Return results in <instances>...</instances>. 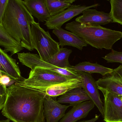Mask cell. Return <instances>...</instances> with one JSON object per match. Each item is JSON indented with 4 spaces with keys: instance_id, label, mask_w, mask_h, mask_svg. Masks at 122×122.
<instances>
[{
    "instance_id": "cell-1",
    "label": "cell",
    "mask_w": 122,
    "mask_h": 122,
    "mask_svg": "<svg viewBox=\"0 0 122 122\" xmlns=\"http://www.w3.org/2000/svg\"><path fill=\"white\" fill-rule=\"evenodd\" d=\"M46 94L14 84L7 87L2 115L13 122H45Z\"/></svg>"
},
{
    "instance_id": "cell-2",
    "label": "cell",
    "mask_w": 122,
    "mask_h": 122,
    "mask_svg": "<svg viewBox=\"0 0 122 122\" xmlns=\"http://www.w3.org/2000/svg\"><path fill=\"white\" fill-rule=\"evenodd\" d=\"M34 21L21 0H9L2 24L9 35L29 51L34 50L31 25Z\"/></svg>"
},
{
    "instance_id": "cell-3",
    "label": "cell",
    "mask_w": 122,
    "mask_h": 122,
    "mask_svg": "<svg viewBox=\"0 0 122 122\" xmlns=\"http://www.w3.org/2000/svg\"><path fill=\"white\" fill-rule=\"evenodd\" d=\"M65 29L76 34L87 44L97 49L112 50L113 45L122 38V32L100 25H87L75 21L66 24Z\"/></svg>"
},
{
    "instance_id": "cell-4",
    "label": "cell",
    "mask_w": 122,
    "mask_h": 122,
    "mask_svg": "<svg viewBox=\"0 0 122 122\" xmlns=\"http://www.w3.org/2000/svg\"><path fill=\"white\" fill-rule=\"evenodd\" d=\"M71 79L51 70L36 67L31 69L28 78L15 84L44 93L52 86Z\"/></svg>"
},
{
    "instance_id": "cell-5",
    "label": "cell",
    "mask_w": 122,
    "mask_h": 122,
    "mask_svg": "<svg viewBox=\"0 0 122 122\" xmlns=\"http://www.w3.org/2000/svg\"><path fill=\"white\" fill-rule=\"evenodd\" d=\"M32 45L44 61L54 56L60 49L58 42L53 39L48 31L42 28L39 23L34 21L31 25Z\"/></svg>"
},
{
    "instance_id": "cell-6",
    "label": "cell",
    "mask_w": 122,
    "mask_h": 122,
    "mask_svg": "<svg viewBox=\"0 0 122 122\" xmlns=\"http://www.w3.org/2000/svg\"><path fill=\"white\" fill-rule=\"evenodd\" d=\"M18 58L22 65L32 69L36 67H40L60 74L62 76L71 79L80 77L77 72L71 70L70 68L62 69L55 66L41 59L39 54L27 53H18Z\"/></svg>"
},
{
    "instance_id": "cell-7",
    "label": "cell",
    "mask_w": 122,
    "mask_h": 122,
    "mask_svg": "<svg viewBox=\"0 0 122 122\" xmlns=\"http://www.w3.org/2000/svg\"><path fill=\"white\" fill-rule=\"evenodd\" d=\"M104 96V120L105 122H122V101L121 97L109 92Z\"/></svg>"
},
{
    "instance_id": "cell-8",
    "label": "cell",
    "mask_w": 122,
    "mask_h": 122,
    "mask_svg": "<svg viewBox=\"0 0 122 122\" xmlns=\"http://www.w3.org/2000/svg\"><path fill=\"white\" fill-rule=\"evenodd\" d=\"M100 5L99 4L90 6L85 5H72L70 7L62 12L54 16H51L46 21L44 25L49 29L60 28L66 22L80 14L83 11L89 8H95Z\"/></svg>"
},
{
    "instance_id": "cell-9",
    "label": "cell",
    "mask_w": 122,
    "mask_h": 122,
    "mask_svg": "<svg viewBox=\"0 0 122 122\" xmlns=\"http://www.w3.org/2000/svg\"><path fill=\"white\" fill-rule=\"evenodd\" d=\"M99 90L122 96V64L113 69L110 74L96 81Z\"/></svg>"
},
{
    "instance_id": "cell-10",
    "label": "cell",
    "mask_w": 122,
    "mask_h": 122,
    "mask_svg": "<svg viewBox=\"0 0 122 122\" xmlns=\"http://www.w3.org/2000/svg\"><path fill=\"white\" fill-rule=\"evenodd\" d=\"M77 72L81 80L82 88L89 97L90 100L97 107L103 117V103L100 98L99 90L96 81L92 77V74L83 72L77 71Z\"/></svg>"
},
{
    "instance_id": "cell-11",
    "label": "cell",
    "mask_w": 122,
    "mask_h": 122,
    "mask_svg": "<svg viewBox=\"0 0 122 122\" xmlns=\"http://www.w3.org/2000/svg\"><path fill=\"white\" fill-rule=\"evenodd\" d=\"M44 114L46 122H58L65 115L70 105H63L46 95L43 101Z\"/></svg>"
},
{
    "instance_id": "cell-12",
    "label": "cell",
    "mask_w": 122,
    "mask_h": 122,
    "mask_svg": "<svg viewBox=\"0 0 122 122\" xmlns=\"http://www.w3.org/2000/svg\"><path fill=\"white\" fill-rule=\"evenodd\" d=\"M0 71L15 81L16 83L25 78L21 76L20 68L16 60L9 55L0 47Z\"/></svg>"
},
{
    "instance_id": "cell-13",
    "label": "cell",
    "mask_w": 122,
    "mask_h": 122,
    "mask_svg": "<svg viewBox=\"0 0 122 122\" xmlns=\"http://www.w3.org/2000/svg\"><path fill=\"white\" fill-rule=\"evenodd\" d=\"M82 13L75 19V21L87 25H105L112 23L109 13L89 8L83 11Z\"/></svg>"
},
{
    "instance_id": "cell-14",
    "label": "cell",
    "mask_w": 122,
    "mask_h": 122,
    "mask_svg": "<svg viewBox=\"0 0 122 122\" xmlns=\"http://www.w3.org/2000/svg\"><path fill=\"white\" fill-rule=\"evenodd\" d=\"M52 33L59 40V46L62 47L65 46L73 47L82 51L88 44L84 40L73 32L68 31L62 28L53 30Z\"/></svg>"
},
{
    "instance_id": "cell-15",
    "label": "cell",
    "mask_w": 122,
    "mask_h": 122,
    "mask_svg": "<svg viewBox=\"0 0 122 122\" xmlns=\"http://www.w3.org/2000/svg\"><path fill=\"white\" fill-rule=\"evenodd\" d=\"M95 105L91 100L83 102L69 111L61 119L60 122H77L87 117Z\"/></svg>"
},
{
    "instance_id": "cell-16",
    "label": "cell",
    "mask_w": 122,
    "mask_h": 122,
    "mask_svg": "<svg viewBox=\"0 0 122 122\" xmlns=\"http://www.w3.org/2000/svg\"><path fill=\"white\" fill-rule=\"evenodd\" d=\"M23 1L29 13L39 21L46 22L51 17L46 4V0Z\"/></svg>"
},
{
    "instance_id": "cell-17",
    "label": "cell",
    "mask_w": 122,
    "mask_h": 122,
    "mask_svg": "<svg viewBox=\"0 0 122 122\" xmlns=\"http://www.w3.org/2000/svg\"><path fill=\"white\" fill-rule=\"evenodd\" d=\"M82 88L80 77L69 80L61 84L52 86L47 89L44 94L53 97L61 96L70 90L76 88Z\"/></svg>"
},
{
    "instance_id": "cell-18",
    "label": "cell",
    "mask_w": 122,
    "mask_h": 122,
    "mask_svg": "<svg viewBox=\"0 0 122 122\" xmlns=\"http://www.w3.org/2000/svg\"><path fill=\"white\" fill-rule=\"evenodd\" d=\"M90 100L84 89L81 87L70 90L61 95L57 101L60 104H69L72 107L83 102Z\"/></svg>"
},
{
    "instance_id": "cell-19",
    "label": "cell",
    "mask_w": 122,
    "mask_h": 122,
    "mask_svg": "<svg viewBox=\"0 0 122 122\" xmlns=\"http://www.w3.org/2000/svg\"><path fill=\"white\" fill-rule=\"evenodd\" d=\"M0 46L4 48L6 52H10V56L18 53L23 49L20 43L13 38L0 24Z\"/></svg>"
},
{
    "instance_id": "cell-20",
    "label": "cell",
    "mask_w": 122,
    "mask_h": 122,
    "mask_svg": "<svg viewBox=\"0 0 122 122\" xmlns=\"http://www.w3.org/2000/svg\"><path fill=\"white\" fill-rule=\"evenodd\" d=\"M70 69L75 72L81 71L92 74L98 73L103 76L110 74L113 69L105 67L97 64L89 62H80L75 66H71Z\"/></svg>"
},
{
    "instance_id": "cell-21",
    "label": "cell",
    "mask_w": 122,
    "mask_h": 122,
    "mask_svg": "<svg viewBox=\"0 0 122 122\" xmlns=\"http://www.w3.org/2000/svg\"><path fill=\"white\" fill-rule=\"evenodd\" d=\"M72 52L71 49L61 47L56 54L48 59L46 62L59 68H70L71 66L69 62V58Z\"/></svg>"
},
{
    "instance_id": "cell-22",
    "label": "cell",
    "mask_w": 122,
    "mask_h": 122,
    "mask_svg": "<svg viewBox=\"0 0 122 122\" xmlns=\"http://www.w3.org/2000/svg\"><path fill=\"white\" fill-rule=\"evenodd\" d=\"M75 0H46V4L51 16L58 15L70 7Z\"/></svg>"
},
{
    "instance_id": "cell-23",
    "label": "cell",
    "mask_w": 122,
    "mask_h": 122,
    "mask_svg": "<svg viewBox=\"0 0 122 122\" xmlns=\"http://www.w3.org/2000/svg\"><path fill=\"white\" fill-rule=\"evenodd\" d=\"M111 10L109 13L112 19V23L122 25V0H111Z\"/></svg>"
},
{
    "instance_id": "cell-24",
    "label": "cell",
    "mask_w": 122,
    "mask_h": 122,
    "mask_svg": "<svg viewBox=\"0 0 122 122\" xmlns=\"http://www.w3.org/2000/svg\"><path fill=\"white\" fill-rule=\"evenodd\" d=\"M107 63H119L122 64V52L112 49L110 53L102 57Z\"/></svg>"
},
{
    "instance_id": "cell-25",
    "label": "cell",
    "mask_w": 122,
    "mask_h": 122,
    "mask_svg": "<svg viewBox=\"0 0 122 122\" xmlns=\"http://www.w3.org/2000/svg\"><path fill=\"white\" fill-rule=\"evenodd\" d=\"M7 95V87L0 84V111L3 109Z\"/></svg>"
},
{
    "instance_id": "cell-26",
    "label": "cell",
    "mask_w": 122,
    "mask_h": 122,
    "mask_svg": "<svg viewBox=\"0 0 122 122\" xmlns=\"http://www.w3.org/2000/svg\"><path fill=\"white\" fill-rule=\"evenodd\" d=\"M9 0H0V24H2L3 19L7 8Z\"/></svg>"
},
{
    "instance_id": "cell-27",
    "label": "cell",
    "mask_w": 122,
    "mask_h": 122,
    "mask_svg": "<svg viewBox=\"0 0 122 122\" xmlns=\"http://www.w3.org/2000/svg\"><path fill=\"white\" fill-rule=\"evenodd\" d=\"M15 83V81L12 80L10 77L6 75H3L0 78V84L6 87H9Z\"/></svg>"
},
{
    "instance_id": "cell-28",
    "label": "cell",
    "mask_w": 122,
    "mask_h": 122,
    "mask_svg": "<svg viewBox=\"0 0 122 122\" xmlns=\"http://www.w3.org/2000/svg\"><path fill=\"white\" fill-rule=\"evenodd\" d=\"M99 117V115H96L95 117L94 118H92V119H91L87 120H84V121H81V122H95L98 120Z\"/></svg>"
},
{
    "instance_id": "cell-29",
    "label": "cell",
    "mask_w": 122,
    "mask_h": 122,
    "mask_svg": "<svg viewBox=\"0 0 122 122\" xmlns=\"http://www.w3.org/2000/svg\"><path fill=\"white\" fill-rule=\"evenodd\" d=\"M10 120L7 119L5 120H0V122H10Z\"/></svg>"
},
{
    "instance_id": "cell-30",
    "label": "cell",
    "mask_w": 122,
    "mask_h": 122,
    "mask_svg": "<svg viewBox=\"0 0 122 122\" xmlns=\"http://www.w3.org/2000/svg\"><path fill=\"white\" fill-rule=\"evenodd\" d=\"M120 96L121 97V99H122V96Z\"/></svg>"
}]
</instances>
